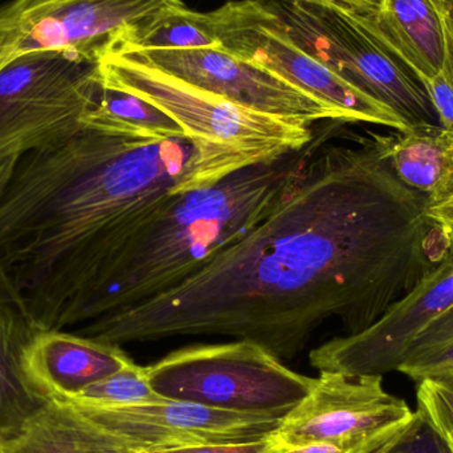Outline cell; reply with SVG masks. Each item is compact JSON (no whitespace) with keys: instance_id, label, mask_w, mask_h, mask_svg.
<instances>
[{"instance_id":"obj_33","label":"cell","mask_w":453,"mask_h":453,"mask_svg":"<svg viewBox=\"0 0 453 453\" xmlns=\"http://www.w3.org/2000/svg\"><path fill=\"white\" fill-rule=\"evenodd\" d=\"M444 435L447 436V439H449V446H451L452 453H453V431H446V433H443Z\"/></svg>"},{"instance_id":"obj_34","label":"cell","mask_w":453,"mask_h":453,"mask_svg":"<svg viewBox=\"0 0 453 453\" xmlns=\"http://www.w3.org/2000/svg\"><path fill=\"white\" fill-rule=\"evenodd\" d=\"M452 198H453V196H452ZM449 199H451V198H449Z\"/></svg>"},{"instance_id":"obj_21","label":"cell","mask_w":453,"mask_h":453,"mask_svg":"<svg viewBox=\"0 0 453 453\" xmlns=\"http://www.w3.org/2000/svg\"><path fill=\"white\" fill-rule=\"evenodd\" d=\"M84 409H124L167 401L154 391L149 380L148 367L133 362L100 382L80 391L71 398L60 399Z\"/></svg>"},{"instance_id":"obj_23","label":"cell","mask_w":453,"mask_h":453,"mask_svg":"<svg viewBox=\"0 0 453 453\" xmlns=\"http://www.w3.org/2000/svg\"><path fill=\"white\" fill-rule=\"evenodd\" d=\"M398 372L415 382L426 380H451L453 378V335L441 345L407 359Z\"/></svg>"},{"instance_id":"obj_17","label":"cell","mask_w":453,"mask_h":453,"mask_svg":"<svg viewBox=\"0 0 453 453\" xmlns=\"http://www.w3.org/2000/svg\"><path fill=\"white\" fill-rule=\"evenodd\" d=\"M0 453H146L98 425L82 410L50 399Z\"/></svg>"},{"instance_id":"obj_18","label":"cell","mask_w":453,"mask_h":453,"mask_svg":"<svg viewBox=\"0 0 453 453\" xmlns=\"http://www.w3.org/2000/svg\"><path fill=\"white\" fill-rule=\"evenodd\" d=\"M36 333L18 309L0 301V446L50 401L27 372L26 351Z\"/></svg>"},{"instance_id":"obj_2","label":"cell","mask_w":453,"mask_h":453,"mask_svg":"<svg viewBox=\"0 0 453 453\" xmlns=\"http://www.w3.org/2000/svg\"><path fill=\"white\" fill-rule=\"evenodd\" d=\"M274 158L92 127L20 157L0 196V301L37 332L87 322L122 253L167 202Z\"/></svg>"},{"instance_id":"obj_28","label":"cell","mask_w":453,"mask_h":453,"mask_svg":"<svg viewBox=\"0 0 453 453\" xmlns=\"http://www.w3.org/2000/svg\"><path fill=\"white\" fill-rule=\"evenodd\" d=\"M314 2L327 3L350 12L366 16L377 13L383 7L385 0H314Z\"/></svg>"},{"instance_id":"obj_11","label":"cell","mask_w":453,"mask_h":453,"mask_svg":"<svg viewBox=\"0 0 453 453\" xmlns=\"http://www.w3.org/2000/svg\"><path fill=\"white\" fill-rule=\"evenodd\" d=\"M453 306V247L409 295L358 334L337 337L309 354L319 372L349 377L398 372L422 333Z\"/></svg>"},{"instance_id":"obj_14","label":"cell","mask_w":453,"mask_h":453,"mask_svg":"<svg viewBox=\"0 0 453 453\" xmlns=\"http://www.w3.org/2000/svg\"><path fill=\"white\" fill-rule=\"evenodd\" d=\"M133 362L121 346L64 330L37 332L26 351L29 377L50 399L71 398Z\"/></svg>"},{"instance_id":"obj_29","label":"cell","mask_w":453,"mask_h":453,"mask_svg":"<svg viewBox=\"0 0 453 453\" xmlns=\"http://www.w3.org/2000/svg\"><path fill=\"white\" fill-rule=\"evenodd\" d=\"M15 35L11 31L4 19L0 16V69H2L8 61L15 58Z\"/></svg>"},{"instance_id":"obj_27","label":"cell","mask_w":453,"mask_h":453,"mask_svg":"<svg viewBox=\"0 0 453 453\" xmlns=\"http://www.w3.org/2000/svg\"><path fill=\"white\" fill-rule=\"evenodd\" d=\"M359 449L341 444L313 441V443L279 444L274 441L268 453H358Z\"/></svg>"},{"instance_id":"obj_4","label":"cell","mask_w":453,"mask_h":453,"mask_svg":"<svg viewBox=\"0 0 453 453\" xmlns=\"http://www.w3.org/2000/svg\"><path fill=\"white\" fill-rule=\"evenodd\" d=\"M309 55L365 95L388 106L407 129L438 125L420 77L356 13L314 0H260Z\"/></svg>"},{"instance_id":"obj_26","label":"cell","mask_w":453,"mask_h":453,"mask_svg":"<svg viewBox=\"0 0 453 453\" xmlns=\"http://www.w3.org/2000/svg\"><path fill=\"white\" fill-rule=\"evenodd\" d=\"M273 438L265 441L234 444H204V446L182 447L150 453H268L273 447Z\"/></svg>"},{"instance_id":"obj_10","label":"cell","mask_w":453,"mask_h":453,"mask_svg":"<svg viewBox=\"0 0 453 453\" xmlns=\"http://www.w3.org/2000/svg\"><path fill=\"white\" fill-rule=\"evenodd\" d=\"M412 415L403 399L383 388L380 375L319 372L313 390L284 418L273 441H326L362 451L406 425Z\"/></svg>"},{"instance_id":"obj_5","label":"cell","mask_w":453,"mask_h":453,"mask_svg":"<svg viewBox=\"0 0 453 453\" xmlns=\"http://www.w3.org/2000/svg\"><path fill=\"white\" fill-rule=\"evenodd\" d=\"M148 375L154 391L167 401L274 417H287L317 383L244 340L180 349L148 366Z\"/></svg>"},{"instance_id":"obj_1","label":"cell","mask_w":453,"mask_h":453,"mask_svg":"<svg viewBox=\"0 0 453 453\" xmlns=\"http://www.w3.org/2000/svg\"><path fill=\"white\" fill-rule=\"evenodd\" d=\"M327 141L250 234L174 289L80 334L119 346L226 335L290 361L329 319L348 335L378 321L446 258L453 236L370 133L356 145Z\"/></svg>"},{"instance_id":"obj_13","label":"cell","mask_w":453,"mask_h":453,"mask_svg":"<svg viewBox=\"0 0 453 453\" xmlns=\"http://www.w3.org/2000/svg\"><path fill=\"white\" fill-rule=\"evenodd\" d=\"M79 409L146 453L204 444L265 441L273 438L285 418L237 414L178 401L124 409Z\"/></svg>"},{"instance_id":"obj_7","label":"cell","mask_w":453,"mask_h":453,"mask_svg":"<svg viewBox=\"0 0 453 453\" xmlns=\"http://www.w3.org/2000/svg\"><path fill=\"white\" fill-rule=\"evenodd\" d=\"M100 72L104 84L158 106L190 137L281 157L316 135L313 125L245 108L119 53H105Z\"/></svg>"},{"instance_id":"obj_6","label":"cell","mask_w":453,"mask_h":453,"mask_svg":"<svg viewBox=\"0 0 453 453\" xmlns=\"http://www.w3.org/2000/svg\"><path fill=\"white\" fill-rule=\"evenodd\" d=\"M103 88L100 61L74 50H35L0 69V164L87 127Z\"/></svg>"},{"instance_id":"obj_9","label":"cell","mask_w":453,"mask_h":453,"mask_svg":"<svg viewBox=\"0 0 453 453\" xmlns=\"http://www.w3.org/2000/svg\"><path fill=\"white\" fill-rule=\"evenodd\" d=\"M180 0H11L0 15L15 35L16 58L74 50L100 58L124 37Z\"/></svg>"},{"instance_id":"obj_24","label":"cell","mask_w":453,"mask_h":453,"mask_svg":"<svg viewBox=\"0 0 453 453\" xmlns=\"http://www.w3.org/2000/svg\"><path fill=\"white\" fill-rule=\"evenodd\" d=\"M418 406L443 433L453 431V378L418 383Z\"/></svg>"},{"instance_id":"obj_25","label":"cell","mask_w":453,"mask_h":453,"mask_svg":"<svg viewBox=\"0 0 453 453\" xmlns=\"http://www.w3.org/2000/svg\"><path fill=\"white\" fill-rule=\"evenodd\" d=\"M447 58L443 68L431 79L426 80V89L433 101L441 125L453 132V48L447 40Z\"/></svg>"},{"instance_id":"obj_31","label":"cell","mask_w":453,"mask_h":453,"mask_svg":"<svg viewBox=\"0 0 453 453\" xmlns=\"http://www.w3.org/2000/svg\"><path fill=\"white\" fill-rule=\"evenodd\" d=\"M443 19L447 40L453 48V0H433Z\"/></svg>"},{"instance_id":"obj_20","label":"cell","mask_w":453,"mask_h":453,"mask_svg":"<svg viewBox=\"0 0 453 453\" xmlns=\"http://www.w3.org/2000/svg\"><path fill=\"white\" fill-rule=\"evenodd\" d=\"M222 47L209 13L188 10L186 5L170 8L127 35L114 50H175ZM108 53V52H106Z\"/></svg>"},{"instance_id":"obj_15","label":"cell","mask_w":453,"mask_h":453,"mask_svg":"<svg viewBox=\"0 0 453 453\" xmlns=\"http://www.w3.org/2000/svg\"><path fill=\"white\" fill-rule=\"evenodd\" d=\"M356 15L423 82L443 68L449 45L433 0H385L377 13Z\"/></svg>"},{"instance_id":"obj_22","label":"cell","mask_w":453,"mask_h":453,"mask_svg":"<svg viewBox=\"0 0 453 453\" xmlns=\"http://www.w3.org/2000/svg\"><path fill=\"white\" fill-rule=\"evenodd\" d=\"M358 453H452V449L443 431L418 406L406 425Z\"/></svg>"},{"instance_id":"obj_8","label":"cell","mask_w":453,"mask_h":453,"mask_svg":"<svg viewBox=\"0 0 453 453\" xmlns=\"http://www.w3.org/2000/svg\"><path fill=\"white\" fill-rule=\"evenodd\" d=\"M207 13L223 50L281 77L334 109L348 124L367 122L398 132L407 130L388 106L365 95L305 52L260 0L228 2Z\"/></svg>"},{"instance_id":"obj_30","label":"cell","mask_w":453,"mask_h":453,"mask_svg":"<svg viewBox=\"0 0 453 453\" xmlns=\"http://www.w3.org/2000/svg\"><path fill=\"white\" fill-rule=\"evenodd\" d=\"M428 215H430L431 219L447 226L453 234V198L441 202V203L428 206Z\"/></svg>"},{"instance_id":"obj_32","label":"cell","mask_w":453,"mask_h":453,"mask_svg":"<svg viewBox=\"0 0 453 453\" xmlns=\"http://www.w3.org/2000/svg\"><path fill=\"white\" fill-rule=\"evenodd\" d=\"M19 158H20V157L8 159V161L0 164V196H2L5 188H7L11 177H12L13 170H15L16 165H18Z\"/></svg>"},{"instance_id":"obj_19","label":"cell","mask_w":453,"mask_h":453,"mask_svg":"<svg viewBox=\"0 0 453 453\" xmlns=\"http://www.w3.org/2000/svg\"><path fill=\"white\" fill-rule=\"evenodd\" d=\"M85 124L141 140L164 141L188 135L180 125L158 106L104 82L97 104L88 114Z\"/></svg>"},{"instance_id":"obj_3","label":"cell","mask_w":453,"mask_h":453,"mask_svg":"<svg viewBox=\"0 0 453 453\" xmlns=\"http://www.w3.org/2000/svg\"><path fill=\"white\" fill-rule=\"evenodd\" d=\"M343 125L324 121L303 150L242 167L167 202L122 253L87 322L158 297L198 273L274 211L319 146Z\"/></svg>"},{"instance_id":"obj_16","label":"cell","mask_w":453,"mask_h":453,"mask_svg":"<svg viewBox=\"0 0 453 453\" xmlns=\"http://www.w3.org/2000/svg\"><path fill=\"white\" fill-rule=\"evenodd\" d=\"M396 177L427 196L430 206L453 196V132L423 125L395 134L369 132Z\"/></svg>"},{"instance_id":"obj_12","label":"cell","mask_w":453,"mask_h":453,"mask_svg":"<svg viewBox=\"0 0 453 453\" xmlns=\"http://www.w3.org/2000/svg\"><path fill=\"white\" fill-rule=\"evenodd\" d=\"M114 53L261 113L309 125L329 119L346 122L334 109L222 47Z\"/></svg>"}]
</instances>
